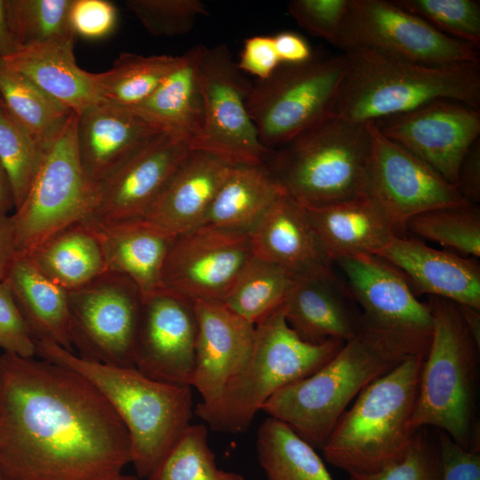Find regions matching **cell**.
<instances>
[{"instance_id": "6da1fadb", "label": "cell", "mask_w": 480, "mask_h": 480, "mask_svg": "<svg viewBox=\"0 0 480 480\" xmlns=\"http://www.w3.org/2000/svg\"><path fill=\"white\" fill-rule=\"evenodd\" d=\"M128 463L127 429L91 381L42 358L0 356L5 480H107Z\"/></svg>"}, {"instance_id": "7a4b0ae2", "label": "cell", "mask_w": 480, "mask_h": 480, "mask_svg": "<svg viewBox=\"0 0 480 480\" xmlns=\"http://www.w3.org/2000/svg\"><path fill=\"white\" fill-rule=\"evenodd\" d=\"M432 336L374 326L363 317L356 337L311 375L276 392L262 406L314 448L322 449L348 405L406 358L426 355Z\"/></svg>"}, {"instance_id": "3957f363", "label": "cell", "mask_w": 480, "mask_h": 480, "mask_svg": "<svg viewBox=\"0 0 480 480\" xmlns=\"http://www.w3.org/2000/svg\"><path fill=\"white\" fill-rule=\"evenodd\" d=\"M36 346L38 356L80 373L108 401L129 434L131 463L139 478L153 473L190 425L191 386L157 381L135 367L85 359L49 340Z\"/></svg>"}, {"instance_id": "277c9868", "label": "cell", "mask_w": 480, "mask_h": 480, "mask_svg": "<svg viewBox=\"0 0 480 480\" xmlns=\"http://www.w3.org/2000/svg\"><path fill=\"white\" fill-rule=\"evenodd\" d=\"M344 53L348 67L334 108L339 116L367 124L440 100L480 109V61L427 66L369 48Z\"/></svg>"}, {"instance_id": "5b68a950", "label": "cell", "mask_w": 480, "mask_h": 480, "mask_svg": "<svg viewBox=\"0 0 480 480\" xmlns=\"http://www.w3.org/2000/svg\"><path fill=\"white\" fill-rule=\"evenodd\" d=\"M433 329L412 418L417 431L435 427L465 449H478L476 399L479 348L458 304L428 296Z\"/></svg>"}, {"instance_id": "8992f818", "label": "cell", "mask_w": 480, "mask_h": 480, "mask_svg": "<svg viewBox=\"0 0 480 480\" xmlns=\"http://www.w3.org/2000/svg\"><path fill=\"white\" fill-rule=\"evenodd\" d=\"M370 154L367 124L333 114L271 150L264 164L284 195L318 208L367 195Z\"/></svg>"}, {"instance_id": "52a82bcc", "label": "cell", "mask_w": 480, "mask_h": 480, "mask_svg": "<svg viewBox=\"0 0 480 480\" xmlns=\"http://www.w3.org/2000/svg\"><path fill=\"white\" fill-rule=\"evenodd\" d=\"M425 356L406 358L359 393L322 448L329 464L370 475L403 458L416 432L411 422Z\"/></svg>"}, {"instance_id": "ba28073f", "label": "cell", "mask_w": 480, "mask_h": 480, "mask_svg": "<svg viewBox=\"0 0 480 480\" xmlns=\"http://www.w3.org/2000/svg\"><path fill=\"white\" fill-rule=\"evenodd\" d=\"M284 303L255 324L253 350L246 367L215 400L196 405L194 413L212 430L245 432L276 392L316 372L345 344L337 340L321 344L302 340L289 326Z\"/></svg>"}, {"instance_id": "9c48e42d", "label": "cell", "mask_w": 480, "mask_h": 480, "mask_svg": "<svg viewBox=\"0 0 480 480\" xmlns=\"http://www.w3.org/2000/svg\"><path fill=\"white\" fill-rule=\"evenodd\" d=\"M344 52L313 54L299 64H281L252 85L246 100L260 143L274 150L334 114L347 71Z\"/></svg>"}, {"instance_id": "30bf717a", "label": "cell", "mask_w": 480, "mask_h": 480, "mask_svg": "<svg viewBox=\"0 0 480 480\" xmlns=\"http://www.w3.org/2000/svg\"><path fill=\"white\" fill-rule=\"evenodd\" d=\"M73 113L45 149L21 204L11 214L16 251L28 253L49 237L90 215L93 192L79 159Z\"/></svg>"}, {"instance_id": "8fae6325", "label": "cell", "mask_w": 480, "mask_h": 480, "mask_svg": "<svg viewBox=\"0 0 480 480\" xmlns=\"http://www.w3.org/2000/svg\"><path fill=\"white\" fill-rule=\"evenodd\" d=\"M203 128L192 150L212 154L232 165L263 164L271 150L260 143L246 108L252 84L226 44L204 46L197 63Z\"/></svg>"}, {"instance_id": "7c38bea8", "label": "cell", "mask_w": 480, "mask_h": 480, "mask_svg": "<svg viewBox=\"0 0 480 480\" xmlns=\"http://www.w3.org/2000/svg\"><path fill=\"white\" fill-rule=\"evenodd\" d=\"M73 348L81 357L134 367L142 295L127 276L107 272L68 292Z\"/></svg>"}, {"instance_id": "4fadbf2b", "label": "cell", "mask_w": 480, "mask_h": 480, "mask_svg": "<svg viewBox=\"0 0 480 480\" xmlns=\"http://www.w3.org/2000/svg\"><path fill=\"white\" fill-rule=\"evenodd\" d=\"M355 48L427 66L480 61L476 48L444 35L394 0H350L340 49Z\"/></svg>"}, {"instance_id": "5bb4252c", "label": "cell", "mask_w": 480, "mask_h": 480, "mask_svg": "<svg viewBox=\"0 0 480 480\" xmlns=\"http://www.w3.org/2000/svg\"><path fill=\"white\" fill-rule=\"evenodd\" d=\"M371 135L367 195L400 237L414 216L429 210L467 205L456 185L418 156L386 137L374 122Z\"/></svg>"}, {"instance_id": "9a60e30c", "label": "cell", "mask_w": 480, "mask_h": 480, "mask_svg": "<svg viewBox=\"0 0 480 480\" xmlns=\"http://www.w3.org/2000/svg\"><path fill=\"white\" fill-rule=\"evenodd\" d=\"M252 256L249 235L202 225L175 236L160 289L191 302L222 301Z\"/></svg>"}, {"instance_id": "2e32d148", "label": "cell", "mask_w": 480, "mask_h": 480, "mask_svg": "<svg viewBox=\"0 0 480 480\" xmlns=\"http://www.w3.org/2000/svg\"><path fill=\"white\" fill-rule=\"evenodd\" d=\"M374 123L454 185L464 156L480 135L479 109L449 100Z\"/></svg>"}, {"instance_id": "e0dca14e", "label": "cell", "mask_w": 480, "mask_h": 480, "mask_svg": "<svg viewBox=\"0 0 480 480\" xmlns=\"http://www.w3.org/2000/svg\"><path fill=\"white\" fill-rule=\"evenodd\" d=\"M196 332L191 301L163 289L142 297L134 367L157 381L191 386Z\"/></svg>"}, {"instance_id": "ac0fdd59", "label": "cell", "mask_w": 480, "mask_h": 480, "mask_svg": "<svg viewBox=\"0 0 480 480\" xmlns=\"http://www.w3.org/2000/svg\"><path fill=\"white\" fill-rule=\"evenodd\" d=\"M190 151L183 140L160 132L95 188L87 218L98 222L143 218Z\"/></svg>"}, {"instance_id": "d6986e66", "label": "cell", "mask_w": 480, "mask_h": 480, "mask_svg": "<svg viewBox=\"0 0 480 480\" xmlns=\"http://www.w3.org/2000/svg\"><path fill=\"white\" fill-rule=\"evenodd\" d=\"M333 264L344 274L367 323L389 331L432 336L428 303L418 299L396 268L373 254L341 257Z\"/></svg>"}, {"instance_id": "ffe728a7", "label": "cell", "mask_w": 480, "mask_h": 480, "mask_svg": "<svg viewBox=\"0 0 480 480\" xmlns=\"http://www.w3.org/2000/svg\"><path fill=\"white\" fill-rule=\"evenodd\" d=\"M192 303L197 332L191 387L200 393L201 402L210 403L249 363L254 346L255 324L220 301Z\"/></svg>"}, {"instance_id": "44dd1931", "label": "cell", "mask_w": 480, "mask_h": 480, "mask_svg": "<svg viewBox=\"0 0 480 480\" xmlns=\"http://www.w3.org/2000/svg\"><path fill=\"white\" fill-rule=\"evenodd\" d=\"M252 254L283 270L293 281L335 274L307 211L281 196L249 234Z\"/></svg>"}, {"instance_id": "7402d4cb", "label": "cell", "mask_w": 480, "mask_h": 480, "mask_svg": "<svg viewBox=\"0 0 480 480\" xmlns=\"http://www.w3.org/2000/svg\"><path fill=\"white\" fill-rule=\"evenodd\" d=\"M376 255L396 268L415 295L428 294L480 309V264L428 246L413 238L395 236Z\"/></svg>"}, {"instance_id": "603a6c76", "label": "cell", "mask_w": 480, "mask_h": 480, "mask_svg": "<svg viewBox=\"0 0 480 480\" xmlns=\"http://www.w3.org/2000/svg\"><path fill=\"white\" fill-rule=\"evenodd\" d=\"M77 116L79 159L93 193L125 161L163 132L128 108L106 102Z\"/></svg>"}, {"instance_id": "cb8c5ba5", "label": "cell", "mask_w": 480, "mask_h": 480, "mask_svg": "<svg viewBox=\"0 0 480 480\" xmlns=\"http://www.w3.org/2000/svg\"><path fill=\"white\" fill-rule=\"evenodd\" d=\"M284 306L289 326L311 344L347 342L363 325L362 311L336 274L296 281Z\"/></svg>"}, {"instance_id": "d4e9b609", "label": "cell", "mask_w": 480, "mask_h": 480, "mask_svg": "<svg viewBox=\"0 0 480 480\" xmlns=\"http://www.w3.org/2000/svg\"><path fill=\"white\" fill-rule=\"evenodd\" d=\"M232 166L212 154L191 149L143 218L176 236L202 226Z\"/></svg>"}, {"instance_id": "484cf974", "label": "cell", "mask_w": 480, "mask_h": 480, "mask_svg": "<svg viewBox=\"0 0 480 480\" xmlns=\"http://www.w3.org/2000/svg\"><path fill=\"white\" fill-rule=\"evenodd\" d=\"M74 42L75 38L70 37L24 46L2 61L80 115L103 101L93 73L76 63Z\"/></svg>"}, {"instance_id": "4316f807", "label": "cell", "mask_w": 480, "mask_h": 480, "mask_svg": "<svg viewBox=\"0 0 480 480\" xmlns=\"http://www.w3.org/2000/svg\"><path fill=\"white\" fill-rule=\"evenodd\" d=\"M91 220L101 236L108 272L127 276L142 297L159 290L164 260L176 235L144 218Z\"/></svg>"}, {"instance_id": "83f0119b", "label": "cell", "mask_w": 480, "mask_h": 480, "mask_svg": "<svg viewBox=\"0 0 480 480\" xmlns=\"http://www.w3.org/2000/svg\"><path fill=\"white\" fill-rule=\"evenodd\" d=\"M305 209L324 252L332 263L341 257L374 254L398 236L368 195L332 205Z\"/></svg>"}, {"instance_id": "f1b7e54d", "label": "cell", "mask_w": 480, "mask_h": 480, "mask_svg": "<svg viewBox=\"0 0 480 480\" xmlns=\"http://www.w3.org/2000/svg\"><path fill=\"white\" fill-rule=\"evenodd\" d=\"M4 280L35 341L49 340L74 352L68 292L47 277L26 253L15 254Z\"/></svg>"}, {"instance_id": "f546056e", "label": "cell", "mask_w": 480, "mask_h": 480, "mask_svg": "<svg viewBox=\"0 0 480 480\" xmlns=\"http://www.w3.org/2000/svg\"><path fill=\"white\" fill-rule=\"evenodd\" d=\"M203 47L196 45L184 52L180 64L148 99L128 108L162 132L183 140L191 149L203 128V102L197 76Z\"/></svg>"}, {"instance_id": "4dcf8cb0", "label": "cell", "mask_w": 480, "mask_h": 480, "mask_svg": "<svg viewBox=\"0 0 480 480\" xmlns=\"http://www.w3.org/2000/svg\"><path fill=\"white\" fill-rule=\"evenodd\" d=\"M26 254L47 277L68 292L108 272L101 236L88 218L61 229Z\"/></svg>"}, {"instance_id": "1f68e13d", "label": "cell", "mask_w": 480, "mask_h": 480, "mask_svg": "<svg viewBox=\"0 0 480 480\" xmlns=\"http://www.w3.org/2000/svg\"><path fill=\"white\" fill-rule=\"evenodd\" d=\"M283 195L282 188L265 164L233 165L203 225L249 235Z\"/></svg>"}, {"instance_id": "d6a6232c", "label": "cell", "mask_w": 480, "mask_h": 480, "mask_svg": "<svg viewBox=\"0 0 480 480\" xmlns=\"http://www.w3.org/2000/svg\"><path fill=\"white\" fill-rule=\"evenodd\" d=\"M257 452L267 480H334L315 448L275 418L260 424Z\"/></svg>"}, {"instance_id": "836d02e7", "label": "cell", "mask_w": 480, "mask_h": 480, "mask_svg": "<svg viewBox=\"0 0 480 480\" xmlns=\"http://www.w3.org/2000/svg\"><path fill=\"white\" fill-rule=\"evenodd\" d=\"M0 99L14 118L44 148L60 133L74 113L0 60Z\"/></svg>"}, {"instance_id": "e575fe53", "label": "cell", "mask_w": 480, "mask_h": 480, "mask_svg": "<svg viewBox=\"0 0 480 480\" xmlns=\"http://www.w3.org/2000/svg\"><path fill=\"white\" fill-rule=\"evenodd\" d=\"M181 60L182 55L122 52L108 70L93 73L99 95L103 102L132 108L148 99Z\"/></svg>"}, {"instance_id": "d590c367", "label": "cell", "mask_w": 480, "mask_h": 480, "mask_svg": "<svg viewBox=\"0 0 480 480\" xmlns=\"http://www.w3.org/2000/svg\"><path fill=\"white\" fill-rule=\"evenodd\" d=\"M294 283L279 268L252 254L220 302L256 324L285 301Z\"/></svg>"}, {"instance_id": "8d00e7d4", "label": "cell", "mask_w": 480, "mask_h": 480, "mask_svg": "<svg viewBox=\"0 0 480 480\" xmlns=\"http://www.w3.org/2000/svg\"><path fill=\"white\" fill-rule=\"evenodd\" d=\"M148 480H245L218 468L204 424L189 425Z\"/></svg>"}, {"instance_id": "74e56055", "label": "cell", "mask_w": 480, "mask_h": 480, "mask_svg": "<svg viewBox=\"0 0 480 480\" xmlns=\"http://www.w3.org/2000/svg\"><path fill=\"white\" fill-rule=\"evenodd\" d=\"M407 231L462 254L473 258L480 256V209L477 205L427 211L408 221Z\"/></svg>"}, {"instance_id": "f35d334b", "label": "cell", "mask_w": 480, "mask_h": 480, "mask_svg": "<svg viewBox=\"0 0 480 480\" xmlns=\"http://www.w3.org/2000/svg\"><path fill=\"white\" fill-rule=\"evenodd\" d=\"M44 151L0 99V163L12 188L14 209L23 201Z\"/></svg>"}, {"instance_id": "ab89813d", "label": "cell", "mask_w": 480, "mask_h": 480, "mask_svg": "<svg viewBox=\"0 0 480 480\" xmlns=\"http://www.w3.org/2000/svg\"><path fill=\"white\" fill-rule=\"evenodd\" d=\"M73 0H7L11 28L20 48L76 37L69 12Z\"/></svg>"}, {"instance_id": "60d3db41", "label": "cell", "mask_w": 480, "mask_h": 480, "mask_svg": "<svg viewBox=\"0 0 480 480\" xmlns=\"http://www.w3.org/2000/svg\"><path fill=\"white\" fill-rule=\"evenodd\" d=\"M444 35L477 48L480 3L476 0H394Z\"/></svg>"}, {"instance_id": "b9f144b4", "label": "cell", "mask_w": 480, "mask_h": 480, "mask_svg": "<svg viewBox=\"0 0 480 480\" xmlns=\"http://www.w3.org/2000/svg\"><path fill=\"white\" fill-rule=\"evenodd\" d=\"M125 4L145 29L157 36L187 34L208 13L200 0H128Z\"/></svg>"}, {"instance_id": "7bdbcfd3", "label": "cell", "mask_w": 480, "mask_h": 480, "mask_svg": "<svg viewBox=\"0 0 480 480\" xmlns=\"http://www.w3.org/2000/svg\"><path fill=\"white\" fill-rule=\"evenodd\" d=\"M349 480H442V462L436 438L428 427L419 428L398 461L370 475L349 476Z\"/></svg>"}, {"instance_id": "ee69618b", "label": "cell", "mask_w": 480, "mask_h": 480, "mask_svg": "<svg viewBox=\"0 0 480 480\" xmlns=\"http://www.w3.org/2000/svg\"><path fill=\"white\" fill-rule=\"evenodd\" d=\"M350 0H292L289 15L308 34L340 48Z\"/></svg>"}, {"instance_id": "f6af8a7d", "label": "cell", "mask_w": 480, "mask_h": 480, "mask_svg": "<svg viewBox=\"0 0 480 480\" xmlns=\"http://www.w3.org/2000/svg\"><path fill=\"white\" fill-rule=\"evenodd\" d=\"M0 348L21 357L36 355V341L5 280L0 281Z\"/></svg>"}, {"instance_id": "bcb514c9", "label": "cell", "mask_w": 480, "mask_h": 480, "mask_svg": "<svg viewBox=\"0 0 480 480\" xmlns=\"http://www.w3.org/2000/svg\"><path fill=\"white\" fill-rule=\"evenodd\" d=\"M69 20L74 34L86 39H100L115 28L117 12L106 0H73Z\"/></svg>"}, {"instance_id": "7dc6e473", "label": "cell", "mask_w": 480, "mask_h": 480, "mask_svg": "<svg viewBox=\"0 0 480 480\" xmlns=\"http://www.w3.org/2000/svg\"><path fill=\"white\" fill-rule=\"evenodd\" d=\"M442 480H480V452L465 449L446 433L438 430Z\"/></svg>"}, {"instance_id": "c3c4849f", "label": "cell", "mask_w": 480, "mask_h": 480, "mask_svg": "<svg viewBox=\"0 0 480 480\" xmlns=\"http://www.w3.org/2000/svg\"><path fill=\"white\" fill-rule=\"evenodd\" d=\"M236 65L243 73L255 76L258 80L269 77L281 65L273 36H253L246 38Z\"/></svg>"}, {"instance_id": "681fc988", "label": "cell", "mask_w": 480, "mask_h": 480, "mask_svg": "<svg viewBox=\"0 0 480 480\" xmlns=\"http://www.w3.org/2000/svg\"><path fill=\"white\" fill-rule=\"evenodd\" d=\"M456 187L470 204L480 201V140L478 139L464 156L458 172Z\"/></svg>"}, {"instance_id": "f907efd6", "label": "cell", "mask_w": 480, "mask_h": 480, "mask_svg": "<svg viewBox=\"0 0 480 480\" xmlns=\"http://www.w3.org/2000/svg\"><path fill=\"white\" fill-rule=\"evenodd\" d=\"M273 40L281 64L302 63L314 54L306 39L296 32H279Z\"/></svg>"}, {"instance_id": "816d5d0a", "label": "cell", "mask_w": 480, "mask_h": 480, "mask_svg": "<svg viewBox=\"0 0 480 480\" xmlns=\"http://www.w3.org/2000/svg\"><path fill=\"white\" fill-rule=\"evenodd\" d=\"M16 253L12 217L0 213V281L5 278L8 267Z\"/></svg>"}, {"instance_id": "f5cc1de1", "label": "cell", "mask_w": 480, "mask_h": 480, "mask_svg": "<svg viewBox=\"0 0 480 480\" xmlns=\"http://www.w3.org/2000/svg\"><path fill=\"white\" fill-rule=\"evenodd\" d=\"M19 49L20 46L10 24L7 0H0V60L12 54Z\"/></svg>"}, {"instance_id": "db71d44e", "label": "cell", "mask_w": 480, "mask_h": 480, "mask_svg": "<svg viewBox=\"0 0 480 480\" xmlns=\"http://www.w3.org/2000/svg\"><path fill=\"white\" fill-rule=\"evenodd\" d=\"M14 208L12 188L7 175L0 163V213L8 214Z\"/></svg>"}, {"instance_id": "11a10c76", "label": "cell", "mask_w": 480, "mask_h": 480, "mask_svg": "<svg viewBox=\"0 0 480 480\" xmlns=\"http://www.w3.org/2000/svg\"><path fill=\"white\" fill-rule=\"evenodd\" d=\"M467 326L474 336L475 340L480 344V309L468 306L458 305Z\"/></svg>"}, {"instance_id": "9f6ffc18", "label": "cell", "mask_w": 480, "mask_h": 480, "mask_svg": "<svg viewBox=\"0 0 480 480\" xmlns=\"http://www.w3.org/2000/svg\"><path fill=\"white\" fill-rule=\"evenodd\" d=\"M107 480H140L137 476L119 474Z\"/></svg>"}, {"instance_id": "6f0895ef", "label": "cell", "mask_w": 480, "mask_h": 480, "mask_svg": "<svg viewBox=\"0 0 480 480\" xmlns=\"http://www.w3.org/2000/svg\"><path fill=\"white\" fill-rule=\"evenodd\" d=\"M0 480H5V478L4 477V475L2 473V470H1V467H0Z\"/></svg>"}]
</instances>
